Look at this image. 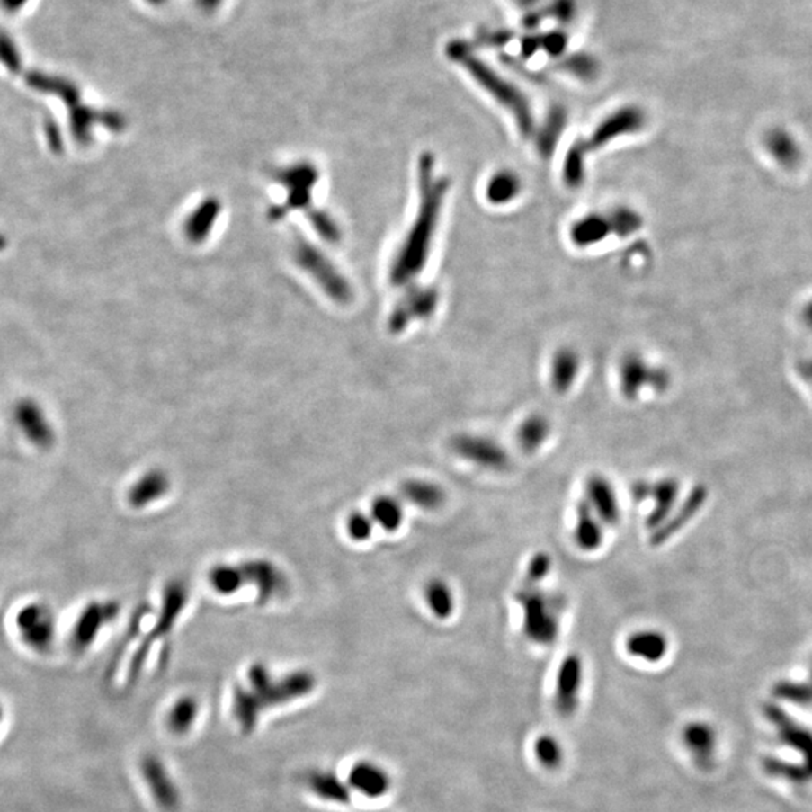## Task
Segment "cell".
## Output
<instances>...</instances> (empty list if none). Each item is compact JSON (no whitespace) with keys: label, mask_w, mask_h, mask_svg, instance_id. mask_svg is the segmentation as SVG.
<instances>
[{"label":"cell","mask_w":812,"mask_h":812,"mask_svg":"<svg viewBox=\"0 0 812 812\" xmlns=\"http://www.w3.org/2000/svg\"><path fill=\"white\" fill-rule=\"evenodd\" d=\"M584 674V661L578 653H569L557 668L552 702L563 719H572L581 706Z\"/></svg>","instance_id":"277c9868"},{"label":"cell","mask_w":812,"mask_h":812,"mask_svg":"<svg viewBox=\"0 0 812 812\" xmlns=\"http://www.w3.org/2000/svg\"><path fill=\"white\" fill-rule=\"evenodd\" d=\"M519 5L523 6V8H531L532 5H536L539 0H518Z\"/></svg>","instance_id":"c3c4849f"},{"label":"cell","mask_w":812,"mask_h":812,"mask_svg":"<svg viewBox=\"0 0 812 812\" xmlns=\"http://www.w3.org/2000/svg\"><path fill=\"white\" fill-rule=\"evenodd\" d=\"M578 13L576 0H552L548 8V15L557 20L560 24H570L574 22Z\"/></svg>","instance_id":"60d3db41"},{"label":"cell","mask_w":812,"mask_h":812,"mask_svg":"<svg viewBox=\"0 0 812 812\" xmlns=\"http://www.w3.org/2000/svg\"><path fill=\"white\" fill-rule=\"evenodd\" d=\"M32 0H0V8L10 13V14H17L26 8Z\"/></svg>","instance_id":"ee69618b"},{"label":"cell","mask_w":812,"mask_h":812,"mask_svg":"<svg viewBox=\"0 0 812 812\" xmlns=\"http://www.w3.org/2000/svg\"><path fill=\"white\" fill-rule=\"evenodd\" d=\"M608 220H610L612 234L617 236H628V235L634 234L635 230L641 226L639 217L626 208H617L615 211L611 212Z\"/></svg>","instance_id":"e575fe53"},{"label":"cell","mask_w":812,"mask_h":812,"mask_svg":"<svg viewBox=\"0 0 812 812\" xmlns=\"http://www.w3.org/2000/svg\"><path fill=\"white\" fill-rule=\"evenodd\" d=\"M14 422L24 438L38 449H49L55 442V431L37 402L20 400L15 405Z\"/></svg>","instance_id":"30bf717a"},{"label":"cell","mask_w":812,"mask_h":812,"mask_svg":"<svg viewBox=\"0 0 812 812\" xmlns=\"http://www.w3.org/2000/svg\"><path fill=\"white\" fill-rule=\"evenodd\" d=\"M574 540L584 552L597 551L603 543V523L585 500L579 501L576 505Z\"/></svg>","instance_id":"2e32d148"},{"label":"cell","mask_w":812,"mask_h":812,"mask_svg":"<svg viewBox=\"0 0 812 812\" xmlns=\"http://www.w3.org/2000/svg\"><path fill=\"white\" fill-rule=\"evenodd\" d=\"M566 122L567 112L561 106L551 107V111L548 112L547 118L536 133L537 151L543 158H549L556 151L558 138L565 131Z\"/></svg>","instance_id":"ffe728a7"},{"label":"cell","mask_w":812,"mask_h":812,"mask_svg":"<svg viewBox=\"0 0 812 812\" xmlns=\"http://www.w3.org/2000/svg\"><path fill=\"white\" fill-rule=\"evenodd\" d=\"M808 683L811 684V686H812V674H811V679L808 680Z\"/></svg>","instance_id":"f907efd6"},{"label":"cell","mask_w":812,"mask_h":812,"mask_svg":"<svg viewBox=\"0 0 812 812\" xmlns=\"http://www.w3.org/2000/svg\"><path fill=\"white\" fill-rule=\"evenodd\" d=\"M585 501L603 525L614 527L619 523L620 516H621L619 498H617L612 483L605 476L593 474L587 478Z\"/></svg>","instance_id":"7c38bea8"},{"label":"cell","mask_w":812,"mask_h":812,"mask_svg":"<svg viewBox=\"0 0 812 812\" xmlns=\"http://www.w3.org/2000/svg\"><path fill=\"white\" fill-rule=\"evenodd\" d=\"M532 757L543 771H560L566 762L565 745L551 733H541L532 740Z\"/></svg>","instance_id":"7402d4cb"},{"label":"cell","mask_w":812,"mask_h":812,"mask_svg":"<svg viewBox=\"0 0 812 812\" xmlns=\"http://www.w3.org/2000/svg\"><path fill=\"white\" fill-rule=\"evenodd\" d=\"M630 494L634 495L635 500L641 501L646 498V496L650 495L652 494V487L648 486L647 483H635L632 489H630Z\"/></svg>","instance_id":"bcb514c9"},{"label":"cell","mask_w":812,"mask_h":812,"mask_svg":"<svg viewBox=\"0 0 812 812\" xmlns=\"http://www.w3.org/2000/svg\"><path fill=\"white\" fill-rule=\"evenodd\" d=\"M310 787H312L310 790L317 794V798L326 799L328 802L344 805L351 799V791H349L351 789H349L348 784H344V782L337 780L333 775L317 773L310 781Z\"/></svg>","instance_id":"1f68e13d"},{"label":"cell","mask_w":812,"mask_h":812,"mask_svg":"<svg viewBox=\"0 0 812 812\" xmlns=\"http://www.w3.org/2000/svg\"><path fill=\"white\" fill-rule=\"evenodd\" d=\"M541 50L540 35H527L521 41V55L525 59H530L536 55L537 51Z\"/></svg>","instance_id":"7bdbcfd3"},{"label":"cell","mask_w":812,"mask_h":812,"mask_svg":"<svg viewBox=\"0 0 812 812\" xmlns=\"http://www.w3.org/2000/svg\"><path fill=\"white\" fill-rule=\"evenodd\" d=\"M552 569V558L547 552H536L527 566V576L523 585H539Z\"/></svg>","instance_id":"d590c367"},{"label":"cell","mask_w":812,"mask_h":812,"mask_svg":"<svg viewBox=\"0 0 812 812\" xmlns=\"http://www.w3.org/2000/svg\"><path fill=\"white\" fill-rule=\"evenodd\" d=\"M624 647L629 656L656 664L665 657L668 641L657 630H638L635 634L629 635Z\"/></svg>","instance_id":"ac0fdd59"},{"label":"cell","mask_w":812,"mask_h":812,"mask_svg":"<svg viewBox=\"0 0 812 812\" xmlns=\"http://www.w3.org/2000/svg\"><path fill=\"white\" fill-rule=\"evenodd\" d=\"M223 0H196V5L205 13H214L220 8Z\"/></svg>","instance_id":"7dc6e473"},{"label":"cell","mask_w":812,"mask_h":812,"mask_svg":"<svg viewBox=\"0 0 812 812\" xmlns=\"http://www.w3.org/2000/svg\"><path fill=\"white\" fill-rule=\"evenodd\" d=\"M210 581L216 587L217 592L229 594V593L236 592L239 588L241 570L234 569V567H229V566H220V567L212 570Z\"/></svg>","instance_id":"8d00e7d4"},{"label":"cell","mask_w":812,"mask_h":812,"mask_svg":"<svg viewBox=\"0 0 812 812\" xmlns=\"http://www.w3.org/2000/svg\"><path fill=\"white\" fill-rule=\"evenodd\" d=\"M445 55L455 64L460 65L473 77L474 82L478 83V86L483 87L498 104L512 113L519 133L523 138H531L536 131L531 104L518 86L505 80L495 69H492L486 62L474 55L473 47L467 41H450L445 47Z\"/></svg>","instance_id":"7a4b0ae2"},{"label":"cell","mask_w":812,"mask_h":812,"mask_svg":"<svg viewBox=\"0 0 812 812\" xmlns=\"http://www.w3.org/2000/svg\"><path fill=\"white\" fill-rule=\"evenodd\" d=\"M543 20H545V14H543V13H540V11H530V13L523 17L522 26L527 29V31H534V29L540 26Z\"/></svg>","instance_id":"f6af8a7d"},{"label":"cell","mask_w":812,"mask_h":812,"mask_svg":"<svg viewBox=\"0 0 812 812\" xmlns=\"http://www.w3.org/2000/svg\"><path fill=\"white\" fill-rule=\"evenodd\" d=\"M522 184L518 174L510 170H500L487 181L486 199L494 205L512 202L521 193Z\"/></svg>","instance_id":"484cf974"},{"label":"cell","mask_w":812,"mask_h":812,"mask_svg":"<svg viewBox=\"0 0 812 812\" xmlns=\"http://www.w3.org/2000/svg\"><path fill=\"white\" fill-rule=\"evenodd\" d=\"M644 124L643 112L638 107H621L610 116H606L601 124L597 125L592 138H588V151H596L605 147L608 143L614 142L615 138L626 136V134L638 131Z\"/></svg>","instance_id":"ba28073f"},{"label":"cell","mask_w":812,"mask_h":812,"mask_svg":"<svg viewBox=\"0 0 812 812\" xmlns=\"http://www.w3.org/2000/svg\"><path fill=\"white\" fill-rule=\"evenodd\" d=\"M578 373V353L572 349H560L552 358L551 384L558 395H566L574 387Z\"/></svg>","instance_id":"603a6c76"},{"label":"cell","mask_w":812,"mask_h":812,"mask_svg":"<svg viewBox=\"0 0 812 812\" xmlns=\"http://www.w3.org/2000/svg\"><path fill=\"white\" fill-rule=\"evenodd\" d=\"M764 715L772 726L775 727L776 733L780 736L782 744L798 751L803 757L802 766L808 772L812 780V731L807 727L800 726L796 720L791 719L780 706L766 704Z\"/></svg>","instance_id":"52a82bcc"},{"label":"cell","mask_w":812,"mask_h":812,"mask_svg":"<svg viewBox=\"0 0 812 812\" xmlns=\"http://www.w3.org/2000/svg\"><path fill=\"white\" fill-rule=\"evenodd\" d=\"M400 494L409 504L423 510H438L447 501V494L442 486L431 480H406L400 486Z\"/></svg>","instance_id":"d6986e66"},{"label":"cell","mask_w":812,"mask_h":812,"mask_svg":"<svg viewBox=\"0 0 812 812\" xmlns=\"http://www.w3.org/2000/svg\"><path fill=\"white\" fill-rule=\"evenodd\" d=\"M370 516H372L373 522L379 525L382 530L395 532L404 523V507H402V503L395 496H377L372 503Z\"/></svg>","instance_id":"4316f807"},{"label":"cell","mask_w":812,"mask_h":812,"mask_svg":"<svg viewBox=\"0 0 812 812\" xmlns=\"http://www.w3.org/2000/svg\"><path fill=\"white\" fill-rule=\"evenodd\" d=\"M514 599L522 610V630L528 641L539 647L554 646L560 637L565 597L543 592L539 585H522Z\"/></svg>","instance_id":"3957f363"},{"label":"cell","mask_w":812,"mask_h":812,"mask_svg":"<svg viewBox=\"0 0 812 812\" xmlns=\"http://www.w3.org/2000/svg\"><path fill=\"white\" fill-rule=\"evenodd\" d=\"M647 384H655V386L659 384L657 373L650 372L641 358L635 357V355L624 358L620 366L621 395L629 400L637 399L641 388Z\"/></svg>","instance_id":"e0dca14e"},{"label":"cell","mask_w":812,"mask_h":812,"mask_svg":"<svg viewBox=\"0 0 812 812\" xmlns=\"http://www.w3.org/2000/svg\"><path fill=\"white\" fill-rule=\"evenodd\" d=\"M514 33L510 29H485L478 33V41L482 46L494 47V49H501L512 42Z\"/></svg>","instance_id":"b9f144b4"},{"label":"cell","mask_w":812,"mask_h":812,"mask_svg":"<svg viewBox=\"0 0 812 812\" xmlns=\"http://www.w3.org/2000/svg\"><path fill=\"white\" fill-rule=\"evenodd\" d=\"M612 234L608 217L601 214H588V216L575 221L570 229V239L578 247H592L599 244Z\"/></svg>","instance_id":"44dd1931"},{"label":"cell","mask_w":812,"mask_h":812,"mask_svg":"<svg viewBox=\"0 0 812 812\" xmlns=\"http://www.w3.org/2000/svg\"><path fill=\"white\" fill-rule=\"evenodd\" d=\"M682 740L693 763L702 771L713 766L716 751V731L710 724L693 720L684 726Z\"/></svg>","instance_id":"5bb4252c"},{"label":"cell","mask_w":812,"mask_h":812,"mask_svg":"<svg viewBox=\"0 0 812 812\" xmlns=\"http://www.w3.org/2000/svg\"><path fill=\"white\" fill-rule=\"evenodd\" d=\"M418 190L417 216L391 265L390 281L395 286L408 285L424 270L449 192L447 179L435 176V158L429 152L418 161Z\"/></svg>","instance_id":"6da1fadb"},{"label":"cell","mask_w":812,"mask_h":812,"mask_svg":"<svg viewBox=\"0 0 812 812\" xmlns=\"http://www.w3.org/2000/svg\"><path fill=\"white\" fill-rule=\"evenodd\" d=\"M451 451L460 460L491 471H505L510 467L509 451L504 445L485 435L460 433L450 441Z\"/></svg>","instance_id":"5b68a950"},{"label":"cell","mask_w":812,"mask_h":812,"mask_svg":"<svg viewBox=\"0 0 812 812\" xmlns=\"http://www.w3.org/2000/svg\"><path fill=\"white\" fill-rule=\"evenodd\" d=\"M438 294L433 290H414L396 306L391 313L390 328L395 333L404 330L413 319H424L435 312Z\"/></svg>","instance_id":"9a60e30c"},{"label":"cell","mask_w":812,"mask_h":812,"mask_svg":"<svg viewBox=\"0 0 812 812\" xmlns=\"http://www.w3.org/2000/svg\"><path fill=\"white\" fill-rule=\"evenodd\" d=\"M677 483L674 480H664L652 487V495L655 498V509L647 519L648 528L661 527L662 522L668 518L675 498H677Z\"/></svg>","instance_id":"f1b7e54d"},{"label":"cell","mask_w":812,"mask_h":812,"mask_svg":"<svg viewBox=\"0 0 812 812\" xmlns=\"http://www.w3.org/2000/svg\"><path fill=\"white\" fill-rule=\"evenodd\" d=\"M588 147L585 142H575L565 156L563 178L569 189H578L585 179V156Z\"/></svg>","instance_id":"f546056e"},{"label":"cell","mask_w":812,"mask_h":812,"mask_svg":"<svg viewBox=\"0 0 812 812\" xmlns=\"http://www.w3.org/2000/svg\"><path fill=\"white\" fill-rule=\"evenodd\" d=\"M118 612V606L112 602L107 603H91L83 611L76 626L73 629V637H71V646L74 650H85L89 647L94 639L97 638L98 630L104 628V624L109 623Z\"/></svg>","instance_id":"4fadbf2b"},{"label":"cell","mask_w":812,"mask_h":812,"mask_svg":"<svg viewBox=\"0 0 812 812\" xmlns=\"http://www.w3.org/2000/svg\"><path fill=\"white\" fill-rule=\"evenodd\" d=\"M706 496V492L702 491V489H697V491L691 494L686 503H684L683 507L680 510L679 513L675 514L674 518L671 519L670 522L664 523L661 527H657L656 531L652 536V545L653 547H657V545H662L664 541L668 540L674 532L679 531L680 528L683 527L684 522L688 521L689 518H692L693 513L697 512L698 507L701 505L702 498Z\"/></svg>","instance_id":"83f0119b"},{"label":"cell","mask_w":812,"mask_h":812,"mask_svg":"<svg viewBox=\"0 0 812 812\" xmlns=\"http://www.w3.org/2000/svg\"><path fill=\"white\" fill-rule=\"evenodd\" d=\"M372 516L363 513V512H353L348 518L346 528H348L349 537L355 541H366L370 539L373 532Z\"/></svg>","instance_id":"f35d334b"},{"label":"cell","mask_w":812,"mask_h":812,"mask_svg":"<svg viewBox=\"0 0 812 812\" xmlns=\"http://www.w3.org/2000/svg\"><path fill=\"white\" fill-rule=\"evenodd\" d=\"M167 487H169V483H167L165 474L152 471V473L147 474L140 482L134 485L133 489L129 492V501L134 505L142 507L158 496L165 495Z\"/></svg>","instance_id":"4dcf8cb0"},{"label":"cell","mask_w":812,"mask_h":812,"mask_svg":"<svg viewBox=\"0 0 812 812\" xmlns=\"http://www.w3.org/2000/svg\"><path fill=\"white\" fill-rule=\"evenodd\" d=\"M551 435V423L541 414H531L519 424L516 440L523 451L534 453Z\"/></svg>","instance_id":"cb8c5ba5"},{"label":"cell","mask_w":812,"mask_h":812,"mask_svg":"<svg viewBox=\"0 0 812 812\" xmlns=\"http://www.w3.org/2000/svg\"><path fill=\"white\" fill-rule=\"evenodd\" d=\"M297 257L306 270L310 271L317 281H321L324 288L330 292L331 297L339 301H348L351 299V290L346 281L335 272V268L326 261L321 253L313 250L312 245L301 243L297 248Z\"/></svg>","instance_id":"8fae6325"},{"label":"cell","mask_w":812,"mask_h":812,"mask_svg":"<svg viewBox=\"0 0 812 812\" xmlns=\"http://www.w3.org/2000/svg\"><path fill=\"white\" fill-rule=\"evenodd\" d=\"M147 4H149V5L161 6V5H165V2H167V0H147Z\"/></svg>","instance_id":"681fc988"},{"label":"cell","mask_w":812,"mask_h":812,"mask_svg":"<svg viewBox=\"0 0 812 812\" xmlns=\"http://www.w3.org/2000/svg\"><path fill=\"white\" fill-rule=\"evenodd\" d=\"M20 638L35 653H46L55 643L56 620L53 611L42 603H31L15 619Z\"/></svg>","instance_id":"8992f818"},{"label":"cell","mask_w":812,"mask_h":812,"mask_svg":"<svg viewBox=\"0 0 812 812\" xmlns=\"http://www.w3.org/2000/svg\"><path fill=\"white\" fill-rule=\"evenodd\" d=\"M541 51H545L551 58H560L565 55L567 44H569V37L563 31H551V32L541 33L540 35Z\"/></svg>","instance_id":"ab89813d"},{"label":"cell","mask_w":812,"mask_h":812,"mask_svg":"<svg viewBox=\"0 0 812 812\" xmlns=\"http://www.w3.org/2000/svg\"><path fill=\"white\" fill-rule=\"evenodd\" d=\"M423 594L436 619L447 620L455 612V594L444 579L432 578L427 581Z\"/></svg>","instance_id":"d4e9b609"},{"label":"cell","mask_w":812,"mask_h":812,"mask_svg":"<svg viewBox=\"0 0 812 812\" xmlns=\"http://www.w3.org/2000/svg\"><path fill=\"white\" fill-rule=\"evenodd\" d=\"M196 711L198 707L192 700L176 702V706H174L169 713L170 730L174 733H185L196 719Z\"/></svg>","instance_id":"836d02e7"},{"label":"cell","mask_w":812,"mask_h":812,"mask_svg":"<svg viewBox=\"0 0 812 812\" xmlns=\"http://www.w3.org/2000/svg\"><path fill=\"white\" fill-rule=\"evenodd\" d=\"M348 787L364 798H384L393 789V780L386 767L372 760L353 763L348 775Z\"/></svg>","instance_id":"9c48e42d"},{"label":"cell","mask_w":812,"mask_h":812,"mask_svg":"<svg viewBox=\"0 0 812 812\" xmlns=\"http://www.w3.org/2000/svg\"><path fill=\"white\" fill-rule=\"evenodd\" d=\"M217 211H219V208H217L216 203L210 202L205 205V207L201 210V211L196 212L193 217H192V220L189 223V235L192 238L194 239H202L207 234L208 229L211 228L212 223H214V219H216Z\"/></svg>","instance_id":"74e56055"},{"label":"cell","mask_w":812,"mask_h":812,"mask_svg":"<svg viewBox=\"0 0 812 812\" xmlns=\"http://www.w3.org/2000/svg\"><path fill=\"white\" fill-rule=\"evenodd\" d=\"M560 67L566 73L572 74L574 77L585 82L594 80L599 74V62L596 58L583 51L566 56Z\"/></svg>","instance_id":"d6a6232c"}]
</instances>
